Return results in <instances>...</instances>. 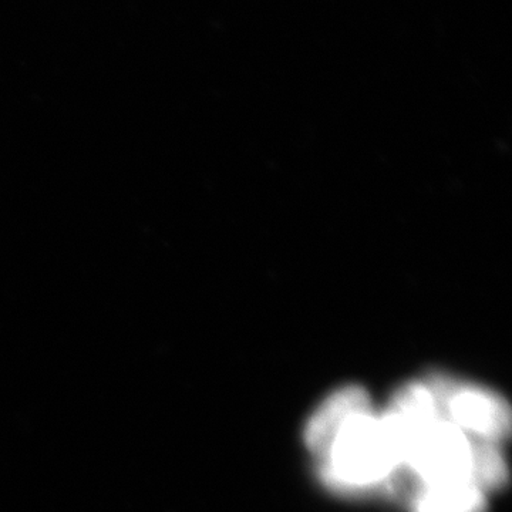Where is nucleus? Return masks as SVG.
Returning <instances> with one entry per match:
<instances>
[{
	"label": "nucleus",
	"instance_id": "nucleus-1",
	"mask_svg": "<svg viewBox=\"0 0 512 512\" xmlns=\"http://www.w3.org/2000/svg\"><path fill=\"white\" fill-rule=\"evenodd\" d=\"M323 483L339 493L396 490L402 461L382 414L357 413L336 431L319 457Z\"/></svg>",
	"mask_w": 512,
	"mask_h": 512
},
{
	"label": "nucleus",
	"instance_id": "nucleus-2",
	"mask_svg": "<svg viewBox=\"0 0 512 512\" xmlns=\"http://www.w3.org/2000/svg\"><path fill=\"white\" fill-rule=\"evenodd\" d=\"M480 443L441 417L421 431L407 447L400 477L413 478L417 487L447 483L476 484L474 471Z\"/></svg>",
	"mask_w": 512,
	"mask_h": 512
},
{
	"label": "nucleus",
	"instance_id": "nucleus-3",
	"mask_svg": "<svg viewBox=\"0 0 512 512\" xmlns=\"http://www.w3.org/2000/svg\"><path fill=\"white\" fill-rule=\"evenodd\" d=\"M440 414L467 436L484 443H503L511 433V410L500 394L447 376L426 379Z\"/></svg>",
	"mask_w": 512,
	"mask_h": 512
},
{
	"label": "nucleus",
	"instance_id": "nucleus-4",
	"mask_svg": "<svg viewBox=\"0 0 512 512\" xmlns=\"http://www.w3.org/2000/svg\"><path fill=\"white\" fill-rule=\"evenodd\" d=\"M370 409L372 403L363 387L348 386L336 390L320 404L319 409L312 414L306 424V446L319 458L346 420Z\"/></svg>",
	"mask_w": 512,
	"mask_h": 512
},
{
	"label": "nucleus",
	"instance_id": "nucleus-5",
	"mask_svg": "<svg viewBox=\"0 0 512 512\" xmlns=\"http://www.w3.org/2000/svg\"><path fill=\"white\" fill-rule=\"evenodd\" d=\"M487 494L473 483H447L417 487L413 512H485Z\"/></svg>",
	"mask_w": 512,
	"mask_h": 512
}]
</instances>
